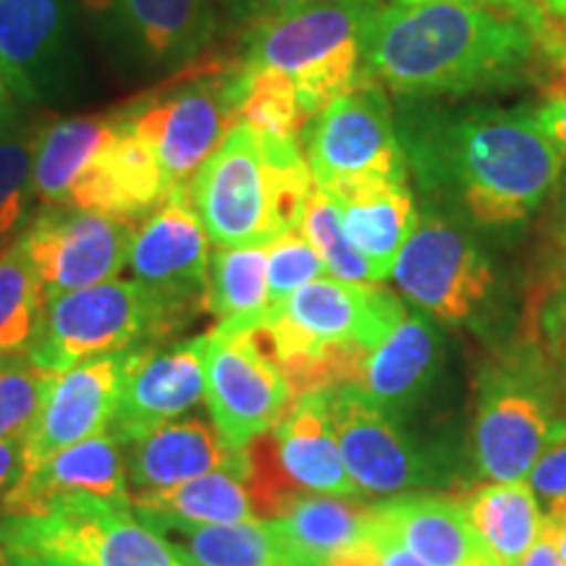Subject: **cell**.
Here are the masks:
<instances>
[{"label":"cell","instance_id":"52a82bcc","mask_svg":"<svg viewBox=\"0 0 566 566\" xmlns=\"http://www.w3.org/2000/svg\"><path fill=\"white\" fill-rule=\"evenodd\" d=\"M195 317L134 279H113L48 300L27 354L42 370L63 373L92 357L166 344Z\"/></svg>","mask_w":566,"mask_h":566},{"label":"cell","instance_id":"3957f363","mask_svg":"<svg viewBox=\"0 0 566 566\" xmlns=\"http://www.w3.org/2000/svg\"><path fill=\"white\" fill-rule=\"evenodd\" d=\"M407 307L378 283L321 275L244 325L283 373L292 396L357 386L365 359L405 321Z\"/></svg>","mask_w":566,"mask_h":566},{"label":"cell","instance_id":"816d5d0a","mask_svg":"<svg viewBox=\"0 0 566 566\" xmlns=\"http://www.w3.org/2000/svg\"><path fill=\"white\" fill-rule=\"evenodd\" d=\"M564 263H566V221H564Z\"/></svg>","mask_w":566,"mask_h":566},{"label":"cell","instance_id":"d590c367","mask_svg":"<svg viewBox=\"0 0 566 566\" xmlns=\"http://www.w3.org/2000/svg\"><path fill=\"white\" fill-rule=\"evenodd\" d=\"M55 373H48L30 359V354L0 357V441L24 438Z\"/></svg>","mask_w":566,"mask_h":566},{"label":"cell","instance_id":"f546056e","mask_svg":"<svg viewBox=\"0 0 566 566\" xmlns=\"http://www.w3.org/2000/svg\"><path fill=\"white\" fill-rule=\"evenodd\" d=\"M467 520L499 566H520L541 535L535 493L522 483H495L459 495Z\"/></svg>","mask_w":566,"mask_h":566},{"label":"cell","instance_id":"e575fe53","mask_svg":"<svg viewBox=\"0 0 566 566\" xmlns=\"http://www.w3.org/2000/svg\"><path fill=\"white\" fill-rule=\"evenodd\" d=\"M300 231L315 247L317 254L323 258L325 271L334 273V279L352 283H378L370 265L365 263L363 254L354 250L349 237H346L338 205L317 184L307 197V205H304Z\"/></svg>","mask_w":566,"mask_h":566},{"label":"cell","instance_id":"681fc988","mask_svg":"<svg viewBox=\"0 0 566 566\" xmlns=\"http://www.w3.org/2000/svg\"><path fill=\"white\" fill-rule=\"evenodd\" d=\"M546 365H548V363H546ZM548 367H556V370H558V380H562V388H564V394H566V357L556 359V363H551Z\"/></svg>","mask_w":566,"mask_h":566},{"label":"cell","instance_id":"1f68e13d","mask_svg":"<svg viewBox=\"0 0 566 566\" xmlns=\"http://www.w3.org/2000/svg\"><path fill=\"white\" fill-rule=\"evenodd\" d=\"M45 302L38 271L19 233L0 242V357L30 352Z\"/></svg>","mask_w":566,"mask_h":566},{"label":"cell","instance_id":"8992f818","mask_svg":"<svg viewBox=\"0 0 566 566\" xmlns=\"http://www.w3.org/2000/svg\"><path fill=\"white\" fill-rule=\"evenodd\" d=\"M242 61L197 59L116 111L158 155L168 195H189L195 176L239 124Z\"/></svg>","mask_w":566,"mask_h":566},{"label":"cell","instance_id":"7c38bea8","mask_svg":"<svg viewBox=\"0 0 566 566\" xmlns=\"http://www.w3.org/2000/svg\"><path fill=\"white\" fill-rule=\"evenodd\" d=\"M137 223L113 212L42 205L19 239L45 300L116 279L129 260Z\"/></svg>","mask_w":566,"mask_h":566},{"label":"cell","instance_id":"2e32d148","mask_svg":"<svg viewBox=\"0 0 566 566\" xmlns=\"http://www.w3.org/2000/svg\"><path fill=\"white\" fill-rule=\"evenodd\" d=\"M126 265L155 294L197 315L208 310L210 237L189 195H168L142 218Z\"/></svg>","mask_w":566,"mask_h":566},{"label":"cell","instance_id":"836d02e7","mask_svg":"<svg viewBox=\"0 0 566 566\" xmlns=\"http://www.w3.org/2000/svg\"><path fill=\"white\" fill-rule=\"evenodd\" d=\"M40 126H30L9 108L0 116V242L11 237L34 200V142Z\"/></svg>","mask_w":566,"mask_h":566},{"label":"cell","instance_id":"c3c4849f","mask_svg":"<svg viewBox=\"0 0 566 566\" xmlns=\"http://www.w3.org/2000/svg\"><path fill=\"white\" fill-rule=\"evenodd\" d=\"M11 103H13V101H11V90L6 87V82H3V74H0V116H3V113L9 111V108H13Z\"/></svg>","mask_w":566,"mask_h":566},{"label":"cell","instance_id":"7bdbcfd3","mask_svg":"<svg viewBox=\"0 0 566 566\" xmlns=\"http://www.w3.org/2000/svg\"><path fill=\"white\" fill-rule=\"evenodd\" d=\"M21 470H24L21 438H6V441H0V509H3L6 493L17 483Z\"/></svg>","mask_w":566,"mask_h":566},{"label":"cell","instance_id":"30bf717a","mask_svg":"<svg viewBox=\"0 0 566 566\" xmlns=\"http://www.w3.org/2000/svg\"><path fill=\"white\" fill-rule=\"evenodd\" d=\"M302 153L323 192L365 184H407V155L380 84L363 82L304 126Z\"/></svg>","mask_w":566,"mask_h":566},{"label":"cell","instance_id":"ee69618b","mask_svg":"<svg viewBox=\"0 0 566 566\" xmlns=\"http://www.w3.org/2000/svg\"><path fill=\"white\" fill-rule=\"evenodd\" d=\"M401 6H424V3H475V6H491V9H501L509 13H516L522 21H527L530 30H533V9H530L527 0H396Z\"/></svg>","mask_w":566,"mask_h":566},{"label":"cell","instance_id":"8fae6325","mask_svg":"<svg viewBox=\"0 0 566 566\" xmlns=\"http://www.w3.org/2000/svg\"><path fill=\"white\" fill-rule=\"evenodd\" d=\"M205 399L218 438L244 451L281 420L294 396L244 325L218 323L205 334Z\"/></svg>","mask_w":566,"mask_h":566},{"label":"cell","instance_id":"277c9868","mask_svg":"<svg viewBox=\"0 0 566 566\" xmlns=\"http://www.w3.org/2000/svg\"><path fill=\"white\" fill-rule=\"evenodd\" d=\"M313 187L300 142L239 124L195 176L189 200L218 247H268L300 229Z\"/></svg>","mask_w":566,"mask_h":566},{"label":"cell","instance_id":"f35d334b","mask_svg":"<svg viewBox=\"0 0 566 566\" xmlns=\"http://www.w3.org/2000/svg\"><path fill=\"white\" fill-rule=\"evenodd\" d=\"M530 488L548 501V506L566 499V438L546 449L530 470Z\"/></svg>","mask_w":566,"mask_h":566},{"label":"cell","instance_id":"44dd1931","mask_svg":"<svg viewBox=\"0 0 566 566\" xmlns=\"http://www.w3.org/2000/svg\"><path fill=\"white\" fill-rule=\"evenodd\" d=\"M275 462L296 491L323 495H357L338 451L328 417V388L294 396L281 420L268 430Z\"/></svg>","mask_w":566,"mask_h":566},{"label":"cell","instance_id":"d6986e66","mask_svg":"<svg viewBox=\"0 0 566 566\" xmlns=\"http://www.w3.org/2000/svg\"><path fill=\"white\" fill-rule=\"evenodd\" d=\"M328 417L346 472L359 491L388 495L430 485V462L357 386L328 388Z\"/></svg>","mask_w":566,"mask_h":566},{"label":"cell","instance_id":"7a4b0ae2","mask_svg":"<svg viewBox=\"0 0 566 566\" xmlns=\"http://www.w3.org/2000/svg\"><path fill=\"white\" fill-rule=\"evenodd\" d=\"M399 137L424 187L457 195L485 226L525 221L562 179L564 158L537 111L485 108L415 118Z\"/></svg>","mask_w":566,"mask_h":566},{"label":"cell","instance_id":"ffe728a7","mask_svg":"<svg viewBox=\"0 0 566 566\" xmlns=\"http://www.w3.org/2000/svg\"><path fill=\"white\" fill-rule=\"evenodd\" d=\"M124 446L108 430L24 467L3 499L6 514H42L71 499H101L132 506Z\"/></svg>","mask_w":566,"mask_h":566},{"label":"cell","instance_id":"9c48e42d","mask_svg":"<svg viewBox=\"0 0 566 566\" xmlns=\"http://www.w3.org/2000/svg\"><path fill=\"white\" fill-rule=\"evenodd\" d=\"M548 365L533 344L485 375L475 420V459L495 483H520L537 459L566 438V420L548 412Z\"/></svg>","mask_w":566,"mask_h":566},{"label":"cell","instance_id":"b9f144b4","mask_svg":"<svg viewBox=\"0 0 566 566\" xmlns=\"http://www.w3.org/2000/svg\"><path fill=\"white\" fill-rule=\"evenodd\" d=\"M370 535L375 546H378V566H428L424 562H420L412 551L401 546V543L396 541V537L388 533L378 520H375L373 512H370Z\"/></svg>","mask_w":566,"mask_h":566},{"label":"cell","instance_id":"9a60e30c","mask_svg":"<svg viewBox=\"0 0 566 566\" xmlns=\"http://www.w3.org/2000/svg\"><path fill=\"white\" fill-rule=\"evenodd\" d=\"M111 51L150 74H176L216 34L210 0H82Z\"/></svg>","mask_w":566,"mask_h":566},{"label":"cell","instance_id":"7402d4cb","mask_svg":"<svg viewBox=\"0 0 566 566\" xmlns=\"http://www.w3.org/2000/svg\"><path fill=\"white\" fill-rule=\"evenodd\" d=\"M370 512L428 566H499L472 530L459 495H399L370 504Z\"/></svg>","mask_w":566,"mask_h":566},{"label":"cell","instance_id":"6da1fadb","mask_svg":"<svg viewBox=\"0 0 566 566\" xmlns=\"http://www.w3.org/2000/svg\"><path fill=\"white\" fill-rule=\"evenodd\" d=\"M533 61L527 21L491 6H384L365 34L367 80L409 97L501 87Z\"/></svg>","mask_w":566,"mask_h":566},{"label":"cell","instance_id":"4dcf8cb0","mask_svg":"<svg viewBox=\"0 0 566 566\" xmlns=\"http://www.w3.org/2000/svg\"><path fill=\"white\" fill-rule=\"evenodd\" d=\"M268 307V247H218L208 271V310L218 323L254 321Z\"/></svg>","mask_w":566,"mask_h":566},{"label":"cell","instance_id":"ab89813d","mask_svg":"<svg viewBox=\"0 0 566 566\" xmlns=\"http://www.w3.org/2000/svg\"><path fill=\"white\" fill-rule=\"evenodd\" d=\"M533 9V32L537 48L566 40V0H527Z\"/></svg>","mask_w":566,"mask_h":566},{"label":"cell","instance_id":"cb8c5ba5","mask_svg":"<svg viewBox=\"0 0 566 566\" xmlns=\"http://www.w3.org/2000/svg\"><path fill=\"white\" fill-rule=\"evenodd\" d=\"M441 338L428 313H407L396 328L367 354L357 388L386 417L412 407L433 380Z\"/></svg>","mask_w":566,"mask_h":566},{"label":"cell","instance_id":"60d3db41","mask_svg":"<svg viewBox=\"0 0 566 566\" xmlns=\"http://www.w3.org/2000/svg\"><path fill=\"white\" fill-rule=\"evenodd\" d=\"M229 3V11L233 21L250 30L254 24H263V21H271L281 13H289L300 6L310 3V0H226Z\"/></svg>","mask_w":566,"mask_h":566},{"label":"cell","instance_id":"e0dca14e","mask_svg":"<svg viewBox=\"0 0 566 566\" xmlns=\"http://www.w3.org/2000/svg\"><path fill=\"white\" fill-rule=\"evenodd\" d=\"M205 396V336L142 346L129 354L122 396L108 433L129 446L160 424L195 409Z\"/></svg>","mask_w":566,"mask_h":566},{"label":"cell","instance_id":"5b68a950","mask_svg":"<svg viewBox=\"0 0 566 566\" xmlns=\"http://www.w3.org/2000/svg\"><path fill=\"white\" fill-rule=\"evenodd\" d=\"M380 0H310L244 34L242 63L294 82L310 116L367 82L365 34Z\"/></svg>","mask_w":566,"mask_h":566},{"label":"cell","instance_id":"f1b7e54d","mask_svg":"<svg viewBox=\"0 0 566 566\" xmlns=\"http://www.w3.org/2000/svg\"><path fill=\"white\" fill-rule=\"evenodd\" d=\"M113 134L108 116L59 118L38 129L32 192L42 205H66L74 184L95 163Z\"/></svg>","mask_w":566,"mask_h":566},{"label":"cell","instance_id":"4316f807","mask_svg":"<svg viewBox=\"0 0 566 566\" xmlns=\"http://www.w3.org/2000/svg\"><path fill=\"white\" fill-rule=\"evenodd\" d=\"M271 522L292 566H328L370 533V506L334 495H296Z\"/></svg>","mask_w":566,"mask_h":566},{"label":"cell","instance_id":"d4e9b609","mask_svg":"<svg viewBox=\"0 0 566 566\" xmlns=\"http://www.w3.org/2000/svg\"><path fill=\"white\" fill-rule=\"evenodd\" d=\"M325 195L342 210L346 237L370 265L375 281L394 275L399 252L420 223L409 184H365Z\"/></svg>","mask_w":566,"mask_h":566},{"label":"cell","instance_id":"f6af8a7d","mask_svg":"<svg viewBox=\"0 0 566 566\" xmlns=\"http://www.w3.org/2000/svg\"><path fill=\"white\" fill-rule=\"evenodd\" d=\"M520 566H566L564 558L558 556V551L554 546V541H551L548 535H537L535 546L527 551L525 562H522Z\"/></svg>","mask_w":566,"mask_h":566},{"label":"cell","instance_id":"ba28073f","mask_svg":"<svg viewBox=\"0 0 566 566\" xmlns=\"http://www.w3.org/2000/svg\"><path fill=\"white\" fill-rule=\"evenodd\" d=\"M0 546L48 554L76 566H187L137 520L132 506L71 499L42 514L0 516Z\"/></svg>","mask_w":566,"mask_h":566},{"label":"cell","instance_id":"ac0fdd59","mask_svg":"<svg viewBox=\"0 0 566 566\" xmlns=\"http://www.w3.org/2000/svg\"><path fill=\"white\" fill-rule=\"evenodd\" d=\"M132 352L92 357L55 373L38 417L21 438L24 467L45 462L55 451L108 430Z\"/></svg>","mask_w":566,"mask_h":566},{"label":"cell","instance_id":"5bb4252c","mask_svg":"<svg viewBox=\"0 0 566 566\" xmlns=\"http://www.w3.org/2000/svg\"><path fill=\"white\" fill-rule=\"evenodd\" d=\"M394 279L417 307L446 323L467 321L491 294L493 271L467 231L449 218H420L394 265Z\"/></svg>","mask_w":566,"mask_h":566},{"label":"cell","instance_id":"484cf974","mask_svg":"<svg viewBox=\"0 0 566 566\" xmlns=\"http://www.w3.org/2000/svg\"><path fill=\"white\" fill-rule=\"evenodd\" d=\"M132 509L139 522H176L195 527L258 520L247 488V457L242 464L208 472L189 483L132 493Z\"/></svg>","mask_w":566,"mask_h":566},{"label":"cell","instance_id":"bcb514c9","mask_svg":"<svg viewBox=\"0 0 566 566\" xmlns=\"http://www.w3.org/2000/svg\"><path fill=\"white\" fill-rule=\"evenodd\" d=\"M9 556V566H76L63 558L38 554V551H24V548H3Z\"/></svg>","mask_w":566,"mask_h":566},{"label":"cell","instance_id":"f907efd6","mask_svg":"<svg viewBox=\"0 0 566 566\" xmlns=\"http://www.w3.org/2000/svg\"><path fill=\"white\" fill-rule=\"evenodd\" d=\"M0 566H9V556H6L3 546H0Z\"/></svg>","mask_w":566,"mask_h":566},{"label":"cell","instance_id":"74e56055","mask_svg":"<svg viewBox=\"0 0 566 566\" xmlns=\"http://www.w3.org/2000/svg\"><path fill=\"white\" fill-rule=\"evenodd\" d=\"M537 61L546 66V101L537 108V122L566 160V40L537 48Z\"/></svg>","mask_w":566,"mask_h":566},{"label":"cell","instance_id":"4fadbf2b","mask_svg":"<svg viewBox=\"0 0 566 566\" xmlns=\"http://www.w3.org/2000/svg\"><path fill=\"white\" fill-rule=\"evenodd\" d=\"M0 74L24 103H61L80 90L69 0H0Z\"/></svg>","mask_w":566,"mask_h":566},{"label":"cell","instance_id":"8d00e7d4","mask_svg":"<svg viewBox=\"0 0 566 566\" xmlns=\"http://www.w3.org/2000/svg\"><path fill=\"white\" fill-rule=\"evenodd\" d=\"M325 273L323 258L304 233L289 231L268 244V300L279 304L292 296L304 283L321 279Z\"/></svg>","mask_w":566,"mask_h":566},{"label":"cell","instance_id":"603a6c76","mask_svg":"<svg viewBox=\"0 0 566 566\" xmlns=\"http://www.w3.org/2000/svg\"><path fill=\"white\" fill-rule=\"evenodd\" d=\"M126 475L134 493L163 491L189 480L242 464L244 451H233L202 420H171L129 446Z\"/></svg>","mask_w":566,"mask_h":566},{"label":"cell","instance_id":"83f0119b","mask_svg":"<svg viewBox=\"0 0 566 566\" xmlns=\"http://www.w3.org/2000/svg\"><path fill=\"white\" fill-rule=\"evenodd\" d=\"M171 546L187 566H292L268 520L237 525H176L142 522Z\"/></svg>","mask_w":566,"mask_h":566},{"label":"cell","instance_id":"d6a6232c","mask_svg":"<svg viewBox=\"0 0 566 566\" xmlns=\"http://www.w3.org/2000/svg\"><path fill=\"white\" fill-rule=\"evenodd\" d=\"M310 122L313 116L302 105L300 92L289 76H283L281 71L252 69L242 63L239 124L250 126L263 137L300 142L304 126Z\"/></svg>","mask_w":566,"mask_h":566},{"label":"cell","instance_id":"7dc6e473","mask_svg":"<svg viewBox=\"0 0 566 566\" xmlns=\"http://www.w3.org/2000/svg\"><path fill=\"white\" fill-rule=\"evenodd\" d=\"M541 533L548 535L551 541H554L558 556H562L564 564H566V530H551V527H546V525H541Z\"/></svg>","mask_w":566,"mask_h":566}]
</instances>
